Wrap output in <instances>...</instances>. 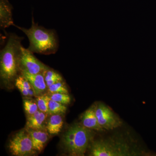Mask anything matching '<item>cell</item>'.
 I'll use <instances>...</instances> for the list:
<instances>
[{"label":"cell","instance_id":"1","mask_svg":"<svg viewBox=\"0 0 156 156\" xmlns=\"http://www.w3.org/2000/svg\"><path fill=\"white\" fill-rule=\"evenodd\" d=\"M24 39L16 34L8 36L5 45L0 52V76L2 81L8 85L15 82L20 73V59Z\"/></svg>","mask_w":156,"mask_h":156},{"label":"cell","instance_id":"2","mask_svg":"<svg viewBox=\"0 0 156 156\" xmlns=\"http://www.w3.org/2000/svg\"><path fill=\"white\" fill-rule=\"evenodd\" d=\"M14 26L28 37L29 46L27 49L33 53L48 55L54 54L58 51L59 41L56 31L39 26L35 22L33 17L30 28H24L15 24Z\"/></svg>","mask_w":156,"mask_h":156},{"label":"cell","instance_id":"3","mask_svg":"<svg viewBox=\"0 0 156 156\" xmlns=\"http://www.w3.org/2000/svg\"><path fill=\"white\" fill-rule=\"evenodd\" d=\"M95 132L81 123L70 126L62 136L61 144L70 156H83L94 140Z\"/></svg>","mask_w":156,"mask_h":156},{"label":"cell","instance_id":"4","mask_svg":"<svg viewBox=\"0 0 156 156\" xmlns=\"http://www.w3.org/2000/svg\"><path fill=\"white\" fill-rule=\"evenodd\" d=\"M89 149L90 156H130L137 155L124 140L120 138H107L92 141Z\"/></svg>","mask_w":156,"mask_h":156},{"label":"cell","instance_id":"5","mask_svg":"<svg viewBox=\"0 0 156 156\" xmlns=\"http://www.w3.org/2000/svg\"><path fill=\"white\" fill-rule=\"evenodd\" d=\"M8 148L11 154L16 156L34 155L37 152L34 149L30 135L26 128L12 136Z\"/></svg>","mask_w":156,"mask_h":156},{"label":"cell","instance_id":"6","mask_svg":"<svg viewBox=\"0 0 156 156\" xmlns=\"http://www.w3.org/2000/svg\"><path fill=\"white\" fill-rule=\"evenodd\" d=\"M94 105L98 121L104 130H113L122 126V120L110 108L101 102Z\"/></svg>","mask_w":156,"mask_h":156},{"label":"cell","instance_id":"7","mask_svg":"<svg viewBox=\"0 0 156 156\" xmlns=\"http://www.w3.org/2000/svg\"><path fill=\"white\" fill-rule=\"evenodd\" d=\"M49 68L34 56V53L22 46L20 59V73L21 72L33 75L43 73Z\"/></svg>","mask_w":156,"mask_h":156},{"label":"cell","instance_id":"8","mask_svg":"<svg viewBox=\"0 0 156 156\" xmlns=\"http://www.w3.org/2000/svg\"><path fill=\"white\" fill-rule=\"evenodd\" d=\"M13 7L9 0H0V27L2 29L14 26Z\"/></svg>","mask_w":156,"mask_h":156},{"label":"cell","instance_id":"9","mask_svg":"<svg viewBox=\"0 0 156 156\" xmlns=\"http://www.w3.org/2000/svg\"><path fill=\"white\" fill-rule=\"evenodd\" d=\"M26 128L30 135L34 149L37 152H41L50 138L49 133L46 130H34Z\"/></svg>","mask_w":156,"mask_h":156},{"label":"cell","instance_id":"10","mask_svg":"<svg viewBox=\"0 0 156 156\" xmlns=\"http://www.w3.org/2000/svg\"><path fill=\"white\" fill-rule=\"evenodd\" d=\"M81 123L83 126L93 131H103L98 121L95 114V105H92L82 114L81 117Z\"/></svg>","mask_w":156,"mask_h":156},{"label":"cell","instance_id":"11","mask_svg":"<svg viewBox=\"0 0 156 156\" xmlns=\"http://www.w3.org/2000/svg\"><path fill=\"white\" fill-rule=\"evenodd\" d=\"M21 74L25 77L31 84L35 93L36 96L44 94L48 87L43 74H30L25 72H21Z\"/></svg>","mask_w":156,"mask_h":156},{"label":"cell","instance_id":"12","mask_svg":"<svg viewBox=\"0 0 156 156\" xmlns=\"http://www.w3.org/2000/svg\"><path fill=\"white\" fill-rule=\"evenodd\" d=\"M48 115L38 110L34 114L27 116L26 128L34 130H46Z\"/></svg>","mask_w":156,"mask_h":156},{"label":"cell","instance_id":"13","mask_svg":"<svg viewBox=\"0 0 156 156\" xmlns=\"http://www.w3.org/2000/svg\"><path fill=\"white\" fill-rule=\"evenodd\" d=\"M61 114L50 115L46 125V130L50 135H57L61 132L63 125Z\"/></svg>","mask_w":156,"mask_h":156},{"label":"cell","instance_id":"14","mask_svg":"<svg viewBox=\"0 0 156 156\" xmlns=\"http://www.w3.org/2000/svg\"><path fill=\"white\" fill-rule=\"evenodd\" d=\"M15 85L21 94L25 97L36 96L34 90L29 81L22 75H20L15 80Z\"/></svg>","mask_w":156,"mask_h":156},{"label":"cell","instance_id":"15","mask_svg":"<svg viewBox=\"0 0 156 156\" xmlns=\"http://www.w3.org/2000/svg\"><path fill=\"white\" fill-rule=\"evenodd\" d=\"M42 74L48 87L57 82L63 80V78L60 74L50 68L45 70Z\"/></svg>","mask_w":156,"mask_h":156},{"label":"cell","instance_id":"16","mask_svg":"<svg viewBox=\"0 0 156 156\" xmlns=\"http://www.w3.org/2000/svg\"><path fill=\"white\" fill-rule=\"evenodd\" d=\"M67 107L66 105L50 99L48 107V115H62L65 113Z\"/></svg>","mask_w":156,"mask_h":156},{"label":"cell","instance_id":"17","mask_svg":"<svg viewBox=\"0 0 156 156\" xmlns=\"http://www.w3.org/2000/svg\"><path fill=\"white\" fill-rule=\"evenodd\" d=\"M23 107L27 116L30 115L39 110L36 101L31 98L26 97L23 99Z\"/></svg>","mask_w":156,"mask_h":156},{"label":"cell","instance_id":"18","mask_svg":"<svg viewBox=\"0 0 156 156\" xmlns=\"http://www.w3.org/2000/svg\"><path fill=\"white\" fill-rule=\"evenodd\" d=\"M50 99L49 95L46 94L37 96L36 101L39 110L48 114V107Z\"/></svg>","mask_w":156,"mask_h":156},{"label":"cell","instance_id":"19","mask_svg":"<svg viewBox=\"0 0 156 156\" xmlns=\"http://www.w3.org/2000/svg\"><path fill=\"white\" fill-rule=\"evenodd\" d=\"M48 91L49 94L52 93H65L69 94L66 85L63 80L59 81L48 87Z\"/></svg>","mask_w":156,"mask_h":156},{"label":"cell","instance_id":"20","mask_svg":"<svg viewBox=\"0 0 156 156\" xmlns=\"http://www.w3.org/2000/svg\"><path fill=\"white\" fill-rule=\"evenodd\" d=\"M50 99L57 101L65 105H67L70 103L71 98L69 94L65 93H52L49 94Z\"/></svg>","mask_w":156,"mask_h":156}]
</instances>
